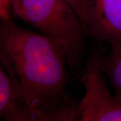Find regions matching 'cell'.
Returning <instances> with one entry per match:
<instances>
[{
    "label": "cell",
    "instance_id": "1",
    "mask_svg": "<svg viewBox=\"0 0 121 121\" xmlns=\"http://www.w3.org/2000/svg\"><path fill=\"white\" fill-rule=\"evenodd\" d=\"M0 24L1 65L35 121H78V102L67 90L69 68L64 49L13 22Z\"/></svg>",
    "mask_w": 121,
    "mask_h": 121
},
{
    "label": "cell",
    "instance_id": "2",
    "mask_svg": "<svg viewBox=\"0 0 121 121\" xmlns=\"http://www.w3.org/2000/svg\"><path fill=\"white\" fill-rule=\"evenodd\" d=\"M13 13L65 51L70 71H81L87 36L82 22L66 0H13Z\"/></svg>",
    "mask_w": 121,
    "mask_h": 121
},
{
    "label": "cell",
    "instance_id": "3",
    "mask_svg": "<svg viewBox=\"0 0 121 121\" xmlns=\"http://www.w3.org/2000/svg\"><path fill=\"white\" fill-rule=\"evenodd\" d=\"M81 81L85 91L78 102V121H121V104L110 91L99 54L87 59Z\"/></svg>",
    "mask_w": 121,
    "mask_h": 121
},
{
    "label": "cell",
    "instance_id": "4",
    "mask_svg": "<svg viewBox=\"0 0 121 121\" xmlns=\"http://www.w3.org/2000/svg\"><path fill=\"white\" fill-rule=\"evenodd\" d=\"M85 29L87 36L110 45V55L121 52V0H86Z\"/></svg>",
    "mask_w": 121,
    "mask_h": 121
},
{
    "label": "cell",
    "instance_id": "5",
    "mask_svg": "<svg viewBox=\"0 0 121 121\" xmlns=\"http://www.w3.org/2000/svg\"><path fill=\"white\" fill-rule=\"evenodd\" d=\"M0 118L5 121H36L17 96L3 66L0 65Z\"/></svg>",
    "mask_w": 121,
    "mask_h": 121
},
{
    "label": "cell",
    "instance_id": "6",
    "mask_svg": "<svg viewBox=\"0 0 121 121\" xmlns=\"http://www.w3.org/2000/svg\"><path fill=\"white\" fill-rule=\"evenodd\" d=\"M101 64L114 97L121 104V52L114 55H101Z\"/></svg>",
    "mask_w": 121,
    "mask_h": 121
},
{
    "label": "cell",
    "instance_id": "7",
    "mask_svg": "<svg viewBox=\"0 0 121 121\" xmlns=\"http://www.w3.org/2000/svg\"><path fill=\"white\" fill-rule=\"evenodd\" d=\"M13 0H0V23L13 22Z\"/></svg>",
    "mask_w": 121,
    "mask_h": 121
},
{
    "label": "cell",
    "instance_id": "8",
    "mask_svg": "<svg viewBox=\"0 0 121 121\" xmlns=\"http://www.w3.org/2000/svg\"><path fill=\"white\" fill-rule=\"evenodd\" d=\"M76 11L85 28V4L86 0H66ZM86 30V29H85Z\"/></svg>",
    "mask_w": 121,
    "mask_h": 121
}]
</instances>
